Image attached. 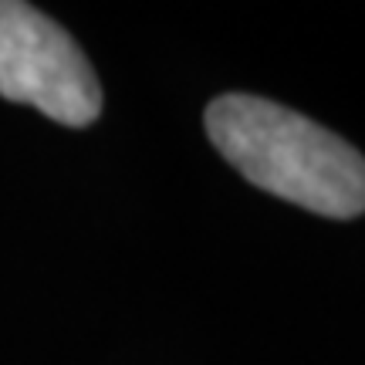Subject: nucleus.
I'll use <instances>...</instances> for the list:
<instances>
[{
	"label": "nucleus",
	"instance_id": "1",
	"mask_svg": "<svg viewBox=\"0 0 365 365\" xmlns=\"http://www.w3.org/2000/svg\"><path fill=\"white\" fill-rule=\"evenodd\" d=\"M203 122L220 156L257 190L331 220L365 213V156L308 115L227 91L207 105Z\"/></svg>",
	"mask_w": 365,
	"mask_h": 365
},
{
	"label": "nucleus",
	"instance_id": "2",
	"mask_svg": "<svg viewBox=\"0 0 365 365\" xmlns=\"http://www.w3.org/2000/svg\"><path fill=\"white\" fill-rule=\"evenodd\" d=\"M0 95L85 129L102 115V85L61 24L21 0H0Z\"/></svg>",
	"mask_w": 365,
	"mask_h": 365
}]
</instances>
